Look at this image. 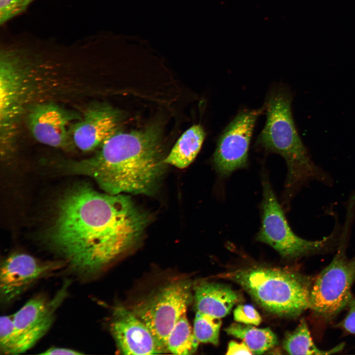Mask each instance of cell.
<instances>
[{
    "label": "cell",
    "instance_id": "obj_10",
    "mask_svg": "<svg viewBox=\"0 0 355 355\" xmlns=\"http://www.w3.org/2000/svg\"><path fill=\"white\" fill-rule=\"evenodd\" d=\"M263 108L241 112L223 131L213 157L214 168L220 177H228L247 165L254 125Z\"/></svg>",
    "mask_w": 355,
    "mask_h": 355
},
{
    "label": "cell",
    "instance_id": "obj_13",
    "mask_svg": "<svg viewBox=\"0 0 355 355\" xmlns=\"http://www.w3.org/2000/svg\"><path fill=\"white\" fill-rule=\"evenodd\" d=\"M118 125V114L114 110L103 106L91 108L72 126V142L82 151H92L115 133Z\"/></svg>",
    "mask_w": 355,
    "mask_h": 355
},
{
    "label": "cell",
    "instance_id": "obj_16",
    "mask_svg": "<svg viewBox=\"0 0 355 355\" xmlns=\"http://www.w3.org/2000/svg\"><path fill=\"white\" fill-rule=\"evenodd\" d=\"M205 135L203 128L200 125H193L187 129L165 157V163L180 169L187 167L199 153Z\"/></svg>",
    "mask_w": 355,
    "mask_h": 355
},
{
    "label": "cell",
    "instance_id": "obj_14",
    "mask_svg": "<svg viewBox=\"0 0 355 355\" xmlns=\"http://www.w3.org/2000/svg\"><path fill=\"white\" fill-rule=\"evenodd\" d=\"M194 291L196 312L216 318L227 315L241 301L238 292L221 284L200 282L194 285Z\"/></svg>",
    "mask_w": 355,
    "mask_h": 355
},
{
    "label": "cell",
    "instance_id": "obj_8",
    "mask_svg": "<svg viewBox=\"0 0 355 355\" xmlns=\"http://www.w3.org/2000/svg\"><path fill=\"white\" fill-rule=\"evenodd\" d=\"M70 283L66 280L52 297L42 294L33 296L13 314L12 355L26 352L47 333L55 320L57 310L68 296Z\"/></svg>",
    "mask_w": 355,
    "mask_h": 355
},
{
    "label": "cell",
    "instance_id": "obj_15",
    "mask_svg": "<svg viewBox=\"0 0 355 355\" xmlns=\"http://www.w3.org/2000/svg\"><path fill=\"white\" fill-rule=\"evenodd\" d=\"M0 120L4 122L14 116L23 92V80L15 55L6 50L0 59Z\"/></svg>",
    "mask_w": 355,
    "mask_h": 355
},
{
    "label": "cell",
    "instance_id": "obj_4",
    "mask_svg": "<svg viewBox=\"0 0 355 355\" xmlns=\"http://www.w3.org/2000/svg\"><path fill=\"white\" fill-rule=\"evenodd\" d=\"M266 311L296 317L310 308L312 284L308 277L288 270L256 267L225 274Z\"/></svg>",
    "mask_w": 355,
    "mask_h": 355
},
{
    "label": "cell",
    "instance_id": "obj_26",
    "mask_svg": "<svg viewBox=\"0 0 355 355\" xmlns=\"http://www.w3.org/2000/svg\"><path fill=\"white\" fill-rule=\"evenodd\" d=\"M40 355H81L82 353L79 352L78 351L75 350L71 349L60 348L57 347H52L48 348L44 352L40 354Z\"/></svg>",
    "mask_w": 355,
    "mask_h": 355
},
{
    "label": "cell",
    "instance_id": "obj_19",
    "mask_svg": "<svg viewBox=\"0 0 355 355\" xmlns=\"http://www.w3.org/2000/svg\"><path fill=\"white\" fill-rule=\"evenodd\" d=\"M199 343L185 314L169 333L166 347L167 350L173 354L189 355L197 351Z\"/></svg>",
    "mask_w": 355,
    "mask_h": 355
},
{
    "label": "cell",
    "instance_id": "obj_3",
    "mask_svg": "<svg viewBox=\"0 0 355 355\" xmlns=\"http://www.w3.org/2000/svg\"><path fill=\"white\" fill-rule=\"evenodd\" d=\"M291 103V95L284 88H277L271 92L264 106L266 122L256 141L257 146L266 151L279 154L286 162L285 192L289 198L311 181L331 182L327 174L313 161L299 136Z\"/></svg>",
    "mask_w": 355,
    "mask_h": 355
},
{
    "label": "cell",
    "instance_id": "obj_11",
    "mask_svg": "<svg viewBox=\"0 0 355 355\" xmlns=\"http://www.w3.org/2000/svg\"><path fill=\"white\" fill-rule=\"evenodd\" d=\"M110 330L124 355H155L165 351L148 327L133 312L124 308L114 310Z\"/></svg>",
    "mask_w": 355,
    "mask_h": 355
},
{
    "label": "cell",
    "instance_id": "obj_5",
    "mask_svg": "<svg viewBox=\"0 0 355 355\" xmlns=\"http://www.w3.org/2000/svg\"><path fill=\"white\" fill-rule=\"evenodd\" d=\"M345 222L341 229L337 251L330 263L312 284L310 308L319 317L327 320L335 317L353 297L351 288L355 280V255L349 258L346 247L355 215V202L347 204Z\"/></svg>",
    "mask_w": 355,
    "mask_h": 355
},
{
    "label": "cell",
    "instance_id": "obj_7",
    "mask_svg": "<svg viewBox=\"0 0 355 355\" xmlns=\"http://www.w3.org/2000/svg\"><path fill=\"white\" fill-rule=\"evenodd\" d=\"M188 281L173 282L139 304L133 311L150 329L158 342L166 350L171 331L186 314L192 300Z\"/></svg>",
    "mask_w": 355,
    "mask_h": 355
},
{
    "label": "cell",
    "instance_id": "obj_24",
    "mask_svg": "<svg viewBox=\"0 0 355 355\" xmlns=\"http://www.w3.org/2000/svg\"><path fill=\"white\" fill-rule=\"evenodd\" d=\"M347 307L349 308L348 314L339 324V326L348 333L355 334V297L353 296Z\"/></svg>",
    "mask_w": 355,
    "mask_h": 355
},
{
    "label": "cell",
    "instance_id": "obj_17",
    "mask_svg": "<svg viewBox=\"0 0 355 355\" xmlns=\"http://www.w3.org/2000/svg\"><path fill=\"white\" fill-rule=\"evenodd\" d=\"M224 330L228 334L243 340L253 354H262L278 343L276 334L268 327L258 328L234 323Z\"/></svg>",
    "mask_w": 355,
    "mask_h": 355
},
{
    "label": "cell",
    "instance_id": "obj_23",
    "mask_svg": "<svg viewBox=\"0 0 355 355\" xmlns=\"http://www.w3.org/2000/svg\"><path fill=\"white\" fill-rule=\"evenodd\" d=\"M234 319L238 322L259 325L262 319L258 312L249 305H239L234 310Z\"/></svg>",
    "mask_w": 355,
    "mask_h": 355
},
{
    "label": "cell",
    "instance_id": "obj_18",
    "mask_svg": "<svg viewBox=\"0 0 355 355\" xmlns=\"http://www.w3.org/2000/svg\"><path fill=\"white\" fill-rule=\"evenodd\" d=\"M283 347L290 355H331L341 351L344 343L327 350L318 348L311 337L306 321L303 319L294 330L286 335Z\"/></svg>",
    "mask_w": 355,
    "mask_h": 355
},
{
    "label": "cell",
    "instance_id": "obj_2",
    "mask_svg": "<svg viewBox=\"0 0 355 355\" xmlns=\"http://www.w3.org/2000/svg\"><path fill=\"white\" fill-rule=\"evenodd\" d=\"M156 128L116 132L92 157L66 165L69 173L93 178L106 193L150 194L157 187L165 162Z\"/></svg>",
    "mask_w": 355,
    "mask_h": 355
},
{
    "label": "cell",
    "instance_id": "obj_12",
    "mask_svg": "<svg viewBox=\"0 0 355 355\" xmlns=\"http://www.w3.org/2000/svg\"><path fill=\"white\" fill-rule=\"evenodd\" d=\"M71 112L53 104H39L29 113L28 124L34 138L39 142L58 148L71 146L68 126L75 118Z\"/></svg>",
    "mask_w": 355,
    "mask_h": 355
},
{
    "label": "cell",
    "instance_id": "obj_21",
    "mask_svg": "<svg viewBox=\"0 0 355 355\" xmlns=\"http://www.w3.org/2000/svg\"><path fill=\"white\" fill-rule=\"evenodd\" d=\"M14 343L13 314L3 315L0 319V351L1 354L12 355Z\"/></svg>",
    "mask_w": 355,
    "mask_h": 355
},
{
    "label": "cell",
    "instance_id": "obj_9",
    "mask_svg": "<svg viewBox=\"0 0 355 355\" xmlns=\"http://www.w3.org/2000/svg\"><path fill=\"white\" fill-rule=\"evenodd\" d=\"M63 267L65 265L61 260L42 261L22 252L10 254L0 263L1 304L11 303L37 281Z\"/></svg>",
    "mask_w": 355,
    "mask_h": 355
},
{
    "label": "cell",
    "instance_id": "obj_1",
    "mask_svg": "<svg viewBox=\"0 0 355 355\" xmlns=\"http://www.w3.org/2000/svg\"><path fill=\"white\" fill-rule=\"evenodd\" d=\"M148 221L129 196L81 184L58 200L45 241L67 269L88 281L134 246Z\"/></svg>",
    "mask_w": 355,
    "mask_h": 355
},
{
    "label": "cell",
    "instance_id": "obj_22",
    "mask_svg": "<svg viewBox=\"0 0 355 355\" xmlns=\"http://www.w3.org/2000/svg\"><path fill=\"white\" fill-rule=\"evenodd\" d=\"M34 0H0V24L24 12Z\"/></svg>",
    "mask_w": 355,
    "mask_h": 355
},
{
    "label": "cell",
    "instance_id": "obj_20",
    "mask_svg": "<svg viewBox=\"0 0 355 355\" xmlns=\"http://www.w3.org/2000/svg\"><path fill=\"white\" fill-rule=\"evenodd\" d=\"M221 325L220 318L196 312L193 331L199 342L218 345Z\"/></svg>",
    "mask_w": 355,
    "mask_h": 355
},
{
    "label": "cell",
    "instance_id": "obj_6",
    "mask_svg": "<svg viewBox=\"0 0 355 355\" xmlns=\"http://www.w3.org/2000/svg\"><path fill=\"white\" fill-rule=\"evenodd\" d=\"M262 187L261 225L256 235L257 241L269 245L288 259L323 252L339 241L341 228L337 225L329 235L320 240H307L297 236L288 225L269 182L264 177Z\"/></svg>",
    "mask_w": 355,
    "mask_h": 355
},
{
    "label": "cell",
    "instance_id": "obj_25",
    "mask_svg": "<svg viewBox=\"0 0 355 355\" xmlns=\"http://www.w3.org/2000/svg\"><path fill=\"white\" fill-rule=\"evenodd\" d=\"M226 354L252 355L253 354L244 342L239 343L231 341L228 344Z\"/></svg>",
    "mask_w": 355,
    "mask_h": 355
}]
</instances>
